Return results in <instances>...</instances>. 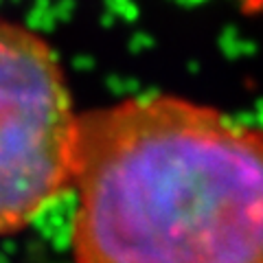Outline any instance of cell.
<instances>
[{"instance_id":"1","label":"cell","mask_w":263,"mask_h":263,"mask_svg":"<svg viewBox=\"0 0 263 263\" xmlns=\"http://www.w3.org/2000/svg\"><path fill=\"white\" fill-rule=\"evenodd\" d=\"M72 263H263V127L152 92L79 112Z\"/></svg>"},{"instance_id":"2","label":"cell","mask_w":263,"mask_h":263,"mask_svg":"<svg viewBox=\"0 0 263 263\" xmlns=\"http://www.w3.org/2000/svg\"><path fill=\"white\" fill-rule=\"evenodd\" d=\"M77 119L53 44L0 15V237L70 193Z\"/></svg>"},{"instance_id":"3","label":"cell","mask_w":263,"mask_h":263,"mask_svg":"<svg viewBox=\"0 0 263 263\" xmlns=\"http://www.w3.org/2000/svg\"><path fill=\"white\" fill-rule=\"evenodd\" d=\"M237 5V9H239L243 15H263V0H233Z\"/></svg>"}]
</instances>
